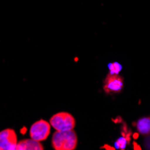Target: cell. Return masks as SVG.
I'll return each instance as SVG.
<instances>
[{
	"mask_svg": "<svg viewBox=\"0 0 150 150\" xmlns=\"http://www.w3.org/2000/svg\"><path fill=\"white\" fill-rule=\"evenodd\" d=\"M0 150H1V148H0Z\"/></svg>",
	"mask_w": 150,
	"mask_h": 150,
	"instance_id": "cell-10",
	"label": "cell"
},
{
	"mask_svg": "<svg viewBox=\"0 0 150 150\" xmlns=\"http://www.w3.org/2000/svg\"><path fill=\"white\" fill-rule=\"evenodd\" d=\"M43 146L40 143L33 139H23L20 142H17L16 150H42Z\"/></svg>",
	"mask_w": 150,
	"mask_h": 150,
	"instance_id": "cell-6",
	"label": "cell"
},
{
	"mask_svg": "<svg viewBox=\"0 0 150 150\" xmlns=\"http://www.w3.org/2000/svg\"><path fill=\"white\" fill-rule=\"evenodd\" d=\"M51 144L56 150H74L77 146V137L72 130L57 131L53 134Z\"/></svg>",
	"mask_w": 150,
	"mask_h": 150,
	"instance_id": "cell-1",
	"label": "cell"
},
{
	"mask_svg": "<svg viewBox=\"0 0 150 150\" xmlns=\"http://www.w3.org/2000/svg\"><path fill=\"white\" fill-rule=\"evenodd\" d=\"M50 124L57 131H67L74 129L76 120L69 112H58L50 118Z\"/></svg>",
	"mask_w": 150,
	"mask_h": 150,
	"instance_id": "cell-2",
	"label": "cell"
},
{
	"mask_svg": "<svg viewBox=\"0 0 150 150\" xmlns=\"http://www.w3.org/2000/svg\"><path fill=\"white\" fill-rule=\"evenodd\" d=\"M50 133V122L40 120L32 125L30 129V137L36 141H43L47 139Z\"/></svg>",
	"mask_w": 150,
	"mask_h": 150,
	"instance_id": "cell-3",
	"label": "cell"
},
{
	"mask_svg": "<svg viewBox=\"0 0 150 150\" xmlns=\"http://www.w3.org/2000/svg\"><path fill=\"white\" fill-rule=\"evenodd\" d=\"M126 144H127V139L125 138H120L118 139V141H116L115 146L120 149H124L126 146Z\"/></svg>",
	"mask_w": 150,
	"mask_h": 150,
	"instance_id": "cell-9",
	"label": "cell"
},
{
	"mask_svg": "<svg viewBox=\"0 0 150 150\" xmlns=\"http://www.w3.org/2000/svg\"><path fill=\"white\" fill-rule=\"evenodd\" d=\"M17 137L15 130L6 129L0 131V148L1 150H16Z\"/></svg>",
	"mask_w": 150,
	"mask_h": 150,
	"instance_id": "cell-4",
	"label": "cell"
},
{
	"mask_svg": "<svg viewBox=\"0 0 150 150\" xmlns=\"http://www.w3.org/2000/svg\"><path fill=\"white\" fill-rule=\"evenodd\" d=\"M123 87V80L118 74L108 75L105 81L103 89L107 93H118Z\"/></svg>",
	"mask_w": 150,
	"mask_h": 150,
	"instance_id": "cell-5",
	"label": "cell"
},
{
	"mask_svg": "<svg viewBox=\"0 0 150 150\" xmlns=\"http://www.w3.org/2000/svg\"><path fill=\"white\" fill-rule=\"evenodd\" d=\"M109 69H110V71H111L110 74H118L121 69V66L119 63L115 62V63H112L109 65Z\"/></svg>",
	"mask_w": 150,
	"mask_h": 150,
	"instance_id": "cell-8",
	"label": "cell"
},
{
	"mask_svg": "<svg viewBox=\"0 0 150 150\" xmlns=\"http://www.w3.org/2000/svg\"><path fill=\"white\" fill-rule=\"evenodd\" d=\"M137 129L141 134H148L150 132V119L143 118L139 120Z\"/></svg>",
	"mask_w": 150,
	"mask_h": 150,
	"instance_id": "cell-7",
	"label": "cell"
}]
</instances>
